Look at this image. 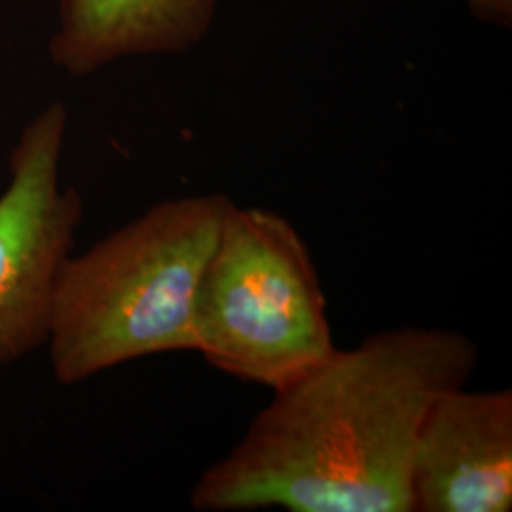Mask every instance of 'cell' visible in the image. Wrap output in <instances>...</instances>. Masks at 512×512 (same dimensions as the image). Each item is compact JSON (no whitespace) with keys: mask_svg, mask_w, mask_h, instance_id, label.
<instances>
[{"mask_svg":"<svg viewBox=\"0 0 512 512\" xmlns=\"http://www.w3.org/2000/svg\"><path fill=\"white\" fill-rule=\"evenodd\" d=\"M475 340L399 327L334 349L272 391L236 446L203 471L200 512H412L410 471L421 421L442 393L469 384Z\"/></svg>","mask_w":512,"mask_h":512,"instance_id":"obj_1","label":"cell"},{"mask_svg":"<svg viewBox=\"0 0 512 512\" xmlns=\"http://www.w3.org/2000/svg\"><path fill=\"white\" fill-rule=\"evenodd\" d=\"M232 202L226 194H198L154 203L65 260L46 340L59 384L194 351L196 291Z\"/></svg>","mask_w":512,"mask_h":512,"instance_id":"obj_2","label":"cell"},{"mask_svg":"<svg viewBox=\"0 0 512 512\" xmlns=\"http://www.w3.org/2000/svg\"><path fill=\"white\" fill-rule=\"evenodd\" d=\"M192 334L213 368L270 391L336 349L315 260L291 220L232 202L196 291Z\"/></svg>","mask_w":512,"mask_h":512,"instance_id":"obj_3","label":"cell"},{"mask_svg":"<svg viewBox=\"0 0 512 512\" xmlns=\"http://www.w3.org/2000/svg\"><path fill=\"white\" fill-rule=\"evenodd\" d=\"M67 110L54 103L33 118L10 156L0 194V368L46 344L57 277L73 255L84 205L61 186Z\"/></svg>","mask_w":512,"mask_h":512,"instance_id":"obj_4","label":"cell"},{"mask_svg":"<svg viewBox=\"0 0 512 512\" xmlns=\"http://www.w3.org/2000/svg\"><path fill=\"white\" fill-rule=\"evenodd\" d=\"M412 512L512 509V391L442 393L421 421L410 471Z\"/></svg>","mask_w":512,"mask_h":512,"instance_id":"obj_5","label":"cell"},{"mask_svg":"<svg viewBox=\"0 0 512 512\" xmlns=\"http://www.w3.org/2000/svg\"><path fill=\"white\" fill-rule=\"evenodd\" d=\"M220 0H61L50 52L73 76L131 55L175 54L209 33Z\"/></svg>","mask_w":512,"mask_h":512,"instance_id":"obj_6","label":"cell"},{"mask_svg":"<svg viewBox=\"0 0 512 512\" xmlns=\"http://www.w3.org/2000/svg\"><path fill=\"white\" fill-rule=\"evenodd\" d=\"M471 14L486 23L511 27L512 0H465Z\"/></svg>","mask_w":512,"mask_h":512,"instance_id":"obj_7","label":"cell"}]
</instances>
